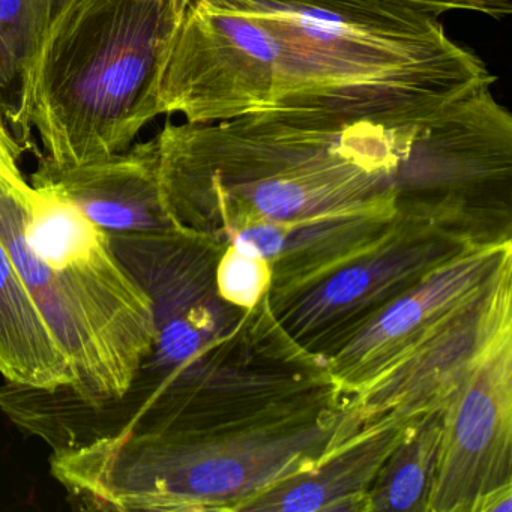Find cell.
Returning a JSON list of instances; mask_svg holds the SVG:
<instances>
[{
    "label": "cell",
    "mask_w": 512,
    "mask_h": 512,
    "mask_svg": "<svg viewBox=\"0 0 512 512\" xmlns=\"http://www.w3.org/2000/svg\"><path fill=\"white\" fill-rule=\"evenodd\" d=\"M442 410L418 416L380 467L370 491L368 512H427L442 433Z\"/></svg>",
    "instance_id": "15"
},
{
    "label": "cell",
    "mask_w": 512,
    "mask_h": 512,
    "mask_svg": "<svg viewBox=\"0 0 512 512\" xmlns=\"http://www.w3.org/2000/svg\"><path fill=\"white\" fill-rule=\"evenodd\" d=\"M0 104H2V97H0Z\"/></svg>",
    "instance_id": "20"
},
{
    "label": "cell",
    "mask_w": 512,
    "mask_h": 512,
    "mask_svg": "<svg viewBox=\"0 0 512 512\" xmlns=\"http://www.w3.org/2000/svg\"><path fill=\"white\" fill-rule=\"evenodd\" d=\"M347 398L331 385L241 421L101 434L53 449L50 470L85 511L242 512L322 457Z\"/></svg>",
    "instance_id": "4"
},
{
    "label": "cell",
    "mask_w": 512,
    "mask_h": 512,
    "mask_svg": "<svg viewBox=\"0 0 512 512\" xmlns=\"http://www.w3.org/2000/svg\"><path fill=\"white\" fill-rule=\"evenodd\" d=\"M215 280L221 298L251 310L268 296L272 272L262 257L226 245L218 259Z\"/></svg>",
    "instance_id": "17"
},
{
    "label": "cell",
    "mask_w": 512,
    "mask_h": 512,
    "mask_svg": "<svg viewBox=\"0 0 512 512\" xmlns=\"http://www.w3.org/2000/svg\"><path fill=\"white\" fill-rule=\"evenodd\" d=\"M469 241L398 215L385 235L307 277L269 290L272 316L301 349L328 362L368 322Z\"/></svg>",
    "instance_id": "8"
},
{
    "label": "cell",
    "mask_w": 512,
    "mask_h": 512,
    "mask_svg": "<svg viewBox=\"0 0 512 512\" xmlns=\"http://www.w3.org/2000/svg\"><path fill=\"white\" fill-rule=\"evenodd\" d=\"M28 179L32 187L76 206L106 232L178 229L161 196L155 137L137 140L127 151L79 166H58L41 155L37 170Z\"/></svg>",
    "instance_id": "12"
},
{
    "label": "cell",
    "mask_w": 512,
    "mask_h": 512,
    "mask_svg": "<svg viewBox=\"0 0 512 512\" xmlns=\"http://www.w3.org/2000/svg\"><path fill=\"white\" fill-rule=\"evenodd\" d=\"M397 214L470 244L512 241V116L491 88L419 128L398 172Z\"/></svg>",
    "instance_id": "7"
},
{
    "label": "cell",
    "mask_w": 512,
    "mask_h": 512,
    "mask_svg": "<svg viewBox=\"0 0 512 512\" xmlns=\"http://www.w3.org/2000/svg\"><path fill=\"white\" fill-rule=\"evenodd\" d=\"M512 268V241L472 245L425 275L328 359L349 397L418 346L449 317Z\"/></svg>",
    "instance_id": "11"
},
{
    "label": "cell",
    "mask_w": 512,
    "mask_h": 512,
    "mask_svg": "<svg viewBox=\"0 0 512 512\" xmlns=\"http://www.w3.org/2000/svg\"><path fill=\"white\" fill-rule=\"evenodd\" d=\"M416 418L389 412L368 422L326 449L310 469L278 482L242 512H368V491L380 467Z\"/></svg>",
    "instance_id": "13"
},
{
    "label": "cell",
    "mask_w": 512,
    "mask_h": 512,
    "mask_svg": "<svg viewBox=\"0 0 512 512\" xmlns=\"http://www.w3.org/2000/svg\"><path fill=\"white\" fill-rule=\"evenodd\" d=\"M0 242L70 365L73 382L59 392L85 409L121 401L151 353L155 325L151 299L109 233L23 172H2Z\"/></svg>",
    "instance_id": "5"
},
{
    "label": "cell",
    "mask_w": 512,
    "mask_h": 512,
    "mask_svg": "<svg viewBox=\"0 0 512 512\" xmlns=\"http://www.w3.org/2000/svg\"><path fill=\"white\" fill-rule=\"evenodd\" d=\"M25 145L17 139L4 118V109L0 104V169L19 166L22 163Z\"/></svg>",
    "instance_id": "19"
},
{
    "label": "cell",
    "mask_w": 512,
    "mask_h": 512,
    "mask_svg": "<svg viewBox=\"0 0 512 512\" xmlns=\"http://www.w3.org/2000/svg\"><path fill=\"white\" fill-rule=\"evenodd\" d=\"M496 77L439 16L391 0H173L158 116L421 124Z\"/></svg>",
    "instance_id": "1"
},
{
    "label": "cell",
    "mask_w": 512,
    "mask_h": 512,
    "mask_svg": "<svg viewBox=\"0 0 512 512\" xmlns=\"http://www.w3.org/2000/svg\"><path fill=\"white\" fill-rule=\"evenodd\" d=\"M512 488V328L490 344L443 409L427 512H481Z\"/></svg>",
    "instance_id": "9"
},
{
    "label": "cell",
    "mask_w": 512,
    "mask_h": 512,
    "mask_svg": "<svg viewBox=\"0 0 512 512\" xmlns=\"http://www.w3.org/2000/svg\"><path fill=\"white\" fill-rule=\"evenodd\" d=\"M109 239L151 299L155 338L128 394L95 412L112 416L98 433L236 421L313 382L319 359L278 325L268 296L251 310L221 298L215 272L224 247L181 229Z\"/></svg>",
    "instance_id": "3"
},
{
    "label": "cell",
    "mask_w": 512,
    "mask_h": 512,
    "mask_svg": "<svg viewBox=\"0 0 512 512\" xmlns=\"http://www.w3.org/2000/svg\"><path fill=\"white\" fill-rule=\"evenodd\" d=\"M173 0H65L17 83L16 125L79 166L127 151L158 118Z\"/></svg>",
    "instance_id": "6"
},
{
    "label": "cell",
    "mask_w": 512,
    "mask_h": 512,
    "mask_svg": "<svg viewBox=\"0 0 512 512\" xmlns=\"http://www.w3.org/2000/svg\"><path fill=\"white\" fill-rule=\"evenodd\" d=\"M398 4L410 5L418 10L442 16L454 11L484 14L494 20H502L512 13L508 0H391Z\"/></svg>",
    "instance_id": "18"
},
{
    "label": "cell",
    "mask_w": 512,
    "mask_h": 512,
    "mask_svg": "<svg viewBox=\"0 0 512 512\" xmlns=\"http://www.w3.org/2000/svg\"><path fill=\"white\" fill-rule=\"evenodd\" d=\"M65 0H0V97L17 86Z\"/></svg>",
    "instance_id": "16"
},
{
    "label": "cell",
    "mask_w": 512,
    "mask_h": 512,
    "mask_svg": "<svg viewBox=\"0 0 512 512\" xmlns=\"http://www.w3.org/2000/svg\"><path fill=\"white\" fill-rule=\"evenodd\" d=\"M427 122L266 113L167 122L154 136L161 196L178 229L221 247L250 227L397 217L398 172Z\"/></svg>",
    "instance_id": "2"
},
{
    "label": "cell",
    "mask_w": 512,
    "mask_h": 512,
    "mask_svg": "<svg viewBox=\"0 0 512 512\" xmlns=\"http://www.w3.org/2000/svg\"><path fill=\"white\" fill-rule=\"evenodd\" d=\"M512 328V268L418 346L349 395L332 446L389 412L445 409L490 344Z\"/></svg>",
    "instance_id": "10"
},
{
    "label": "cell",
    "mask_w": 512,
    "mask_h": 512,
    "mask_svg": "<svg viewBox=\"0 0 512 512\" xmlns=\"http://www.w3.org/2000/svg\"><path fill=\"white\" fill-rule=\"evenodd\" d=\"M0 376L11 385L59 391L73 373L40 308L0 242Z\"/></svg>",
    "instance_id": "14"
}]
</instances>
